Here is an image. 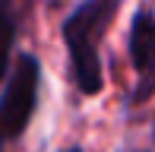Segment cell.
<instances>
[{"label": "cell", "instance_id": "cell-1", "mask_svg": "<svg viewBox=\"0 0 155 152\" xmlns=\"http://www.w3.org/2000/svg\"><path fill=\"white\" fill-rule=\"evenodd\" d=\"M120 0H82L67 19H63V45L70 51L76 89L82 95H98L104 89L101 70V41L114 22Z\"/></svg>", "mask_w": 155, "mask_h": 152}, {"label": "cell", "instance_id": "cell-2", "mask_svg": "<svg viewBox=\"0 0 155 152\" xmlns=\"http://www.w3.org/2000/svg\"><path fill=\"white\" fill-rule=\"evenodd\" d=\"M41 86V64L35 54H19V64L13 67V76L0 95V143L22 136L29 127L35 105H38Z\"/></svg>", "mask_w": 155, "mask_h": 152}, {"label": "cell", "instance_id": "cell-3", "mask_svg": "<svg viewBox=\"0 0 155 152\" xmlns=\"http://www.w3.org/2000/svg\"><path fill=\"white\" fill-rule=\"evenodd\" d=\"M127 51H130V64H133V73H136L130 105H146L155 95V16L149 10L133 13Z\"/></svg>", "mask_w": 155, "mask_h": 152}, {"label": "cell", "instance_id": "cell-4", "mask_svg": "<svg viewBox=\"0 0 155 152\" xmlns=\"http://www.w3.org/2000/svg\"><path fill=\"white\" fill-rule=\"evenodd\" d=\"M13 41H16V0H0V79L10 64Z\"/></svg>", "mask_w": 155, "mask_h": 152}, {"label": "cell", "instance_id": "cell-5", "mask_svg": "<svg viewBox=\"0 0 155 152\" xmlns=\"http://www.w3.org/2000/svg\"><path fill=\"white\" fill-rule=\"evenodd\" d=\"M63 152H82V149H63Z\"/></svg>", "mask_w": 155, "mask_h": 152}, {"label": "cell", "instance_id": "cell-6", "mask_svg": "<svg viewBox=\"0 0 155 152\" xmlns=\"http://www.w3.org/2000/svg\"><path fill=\"white\" fill-rule=\"evenodd\" d=\"M152 136H155V133H152Z\"/></svg>", "mask_w": 155, "mask_h": 152}]
</instances>
